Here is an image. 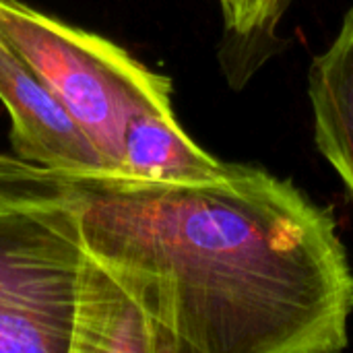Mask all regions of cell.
I'll list each match as a JSON object with an SVG mask.
<instances>
[{
  "instance_id": "277c9868",
  "label": "cell",
  "mask_w": 353,
  "mask_h": 353,
  "mask_svg": "<svg viewBox=\"0 0 353 353\" xmlns=\"http://www.w3.org/2000/svg\"><path fill=\"white\" fill-rule=\"evenodd\" d=\"M0 101L10 118V143L17 157L52 170L108 168L64 105L2 37Z\"/></svg>"
},
{
  "instance_id": "52a82bcc",
  "label": "cell",
  "mask_w": 353,
  "mask_h": 353,
  "mask_svg": "<svg viewBox=\"0 0 353 353\" xmlns=\"http://www.w3.org/2000/svg\"><path fill=\"white\" fill-rule=\"evenodd\" d=\"M225 35L234 41L240 58L238 85L248 79L267 58L277 39V27L292 0H217Z\"/></svg>"
},
{
  "instance_id": "8992f818",
  "label": "cell",
  "mask_w": 353,
  "mask_h": 353,
  "mask_svg": "<svg viewBox=\"0 0 353 353\" xmlns=\"http://www.w3.org/2000/svg\"><path fill=\"white\" fill-rule=\"evenodd\" d=\"M314 141L353 199V6L308 70Z\"/></svg>"
},
{
  "instance_id": "3957f363",
  "label": "cell",
  "mask_w": 353,
  "mask_h": 353,
  "mask_svg": "<svg viewBox=\"0 0 353 353\" xmlns=\"http://www.w3.org/2000/svg\"><path fill=\"white\" fill-rule=\"evenodd\" d=\"M0 37L37 72L110 170H118L126 128L137 116L174 108L170 77L118 43L21 0H0Z\"/></svg>"
},
{
  "instance_id": "5b68a950",
  "label": "cell",
  "mask_w": 353,
  "mask_h": 353,
  "mask_svg": "<svg viewBox=\"0 0 353 353\" xmlns=\"http://www.w3.org/2000/svg\"><path fill=\"white\" fill-rule=\"evenodd\" d=\"M232 170L234 163L217 159L184 132L172 108L145 112L128 124L116 172L153 182L199 184L225 178Z\"/></svg>"
},
{
  "instance_id": "6da1fadb",
  "label": "cell",
  "mask_w": 353,
  "mask_h": 353,
  "mask_svg": "<svg viewBox=\"0 0 353 353\" xmlns=\"http://www.w3.org/2000/svg\"><path fill=\"white\" fill-rule=\"evenodd\" d=\"M6 161L72 211L83 246L132 290L172 353L350 345L353 269L337 219L292 180L246 163L170 184Z\"/></svg>"
},
{
  "instance_id": "7a4b0ae2",
  "label": "cell",
  "mask_w": 353,
  "mask_h": 353,
  "mask_svg": "<svg viewBox=\"0 0 353 353\" xmlns=\"http://www.w3.org/2000/svg\"><path fill=\"white\" fill-rule=\"evenodd\" d=\"M83 275L72 211L0 153V353H74Z\"/></svg>"
}]
</instances>
